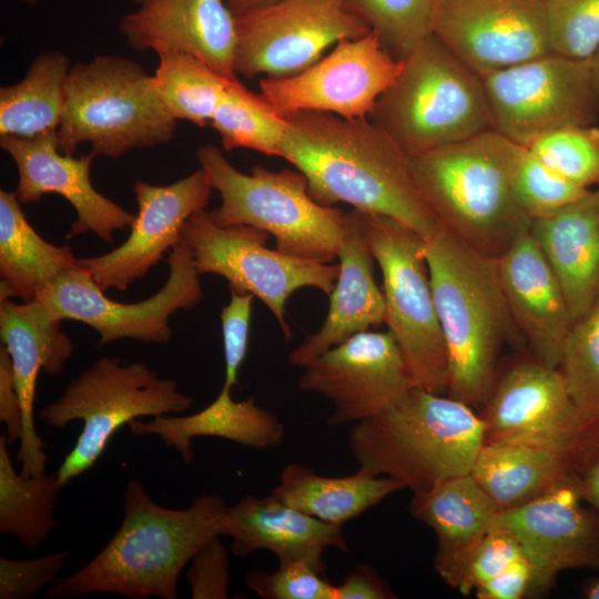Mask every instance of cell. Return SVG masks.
Returning <instances> with one entry per match:
<instances>
[{
  "instance_id": "obj_24",
  "label": "cell",
  "mask_w": 599,
  "mask_h": 599,
  "mask_svg": "<svg viewBox=\"0 0 599 599\" xmlns=\"http://www.w3.org/2000/svg\"><path fill=\"white\" fill-rule=\"evenodd\" d=\"M496 263L514 325L536 359L558 368L573 321L562 288L529 231Z\"/></svg>"
},
{
  "instance_id": "obj_31",
  "label": "cell",
  "mask_w": 599,
  "mask_h": 599,
  "mask_svg": "<svg viewBox=\"0 0 599 599\" xmlns=\"http://www.w3.org/2000/svg\"><path fill=\"white\" fill-rule=\"evenodd\" d=\"M405 486L387 476L361 468L348 476H322L312 468L291 463L281 473L272 495L322 521L344 525Z\"/></svg>"
},
{
  "instance_id": "obj_47",
  "label": "cell",
  "mask_w": 599,
  "mask_h": 599,
  "mask_svg": "<svg viewBox=\"0 0 599 599\" xmlns=\"http://www.w3.org/2000/svg\"><path fill=\"white\" fill-rule=\"evenodd\" d=\"M0 422L6 426L8 445H14L21 435L22 410L12 362L3 344L0 345Z\"/></svg>"
},
{
  "instance_id": "obj_33",
  "label": "cell",
  "mask_w": 599,
  "mask_h": 599,
  "mask_svg": "<svg viewBox=\"0 0 599 599\" xmlns=\"http://www.w3.org/2000/svg\"><path fill=\"white\" fill-rule=\"evenodd\" d=\"M414 518L428 525L438 539V551L465 547L491 529L498 506L471 474L446 478L428 490L414 493Z\"/></svg>"
},
{
  "instance_id": "obj_22",
  "label": "cell",
  "mask_w": 599,
  "mask_h": 599,
  "mask_svg": "<svg viewBox=\"0 0 599 599\" xmlns=\"http://www.w3.org/2000/svg\"><path fill=\"white\" fill-rule=\"evenodd\" d=\"M136 9L119 20V33L134 51L193 55L221 75L234 70L236 17L224 0H132Z\"/></svg>"
},
{
  "instance_id": "obj_52",
  "label": "cell",
  "mask_w": 599,
  "mask_h": 599,
  "mask_svg": "<svg viewBox=\"0 0 599 599\" xmlns=\"http://www.w3.org/2000/svg\"><path fill=\"white\" fill-rule=\"evenodd\" d=\"M591 60V70H592V78L596 91L599 97V49L597 52L590 58Z\"/></svg>"
},
{
  "instance_id": "obj_18",
  "label": "cell",
  "mask_w": 599,
  "mask_h": 599,
  "mask_svg": "<svg viewBox=\"0 0 599 599\" xmlns=\"http://www.w3.org/2000/svg\"><path fill=\"white\" fill-rule=\"evenodd\" d=\"M432 33L478 75L550 53L542 0H437Z\"/></svg>"
},
{
  "instance_id": "obj_9",
  "label": "cell",
  "mask_w": 599,
  "mask_h": 599,
  "mask_svg": "<svg viewBox=\"0 0 599 599\" xmlns=\"http://www.w3.org/2000/svg\"><path fill=\"white\" fill-rule=\"evenodd\" d=\"M192 404L193 398L179 390L175 379L160 377L143 362L123 365L119 358L95 359L39 410L51 428L83 423L75 445L55 471L59 485L63 488L88 471L122 426L141 417L179 415Z\"/></svg>"
},
{
  "instance_id": "obj_42",
  "label": "cell",
  "mask_w": 599,
  "mask_h": 599,
  "mask_svg": "<svg viewBox=\"0 0 599 599\" xmlns=\"http://www.w3.org/2000/svg\"><path fill=\"white\" fill-rule=\"evenodd\" d=\"M590 189L562 176L527 148L514 177L515 199L531 219L557 211L578 200Z\"/></svg>"
},
{
  "instance_id": "obj_43",
  "label": "cell",
  "mask_w": 599,
  "mask_h": 599,
  "mask_svg": "<svg viewBox=\"0 0 599 599\" xmlns=\"http://www.w3.org/2000/svg\"><path fill=\"white\" fill-rule=\"evenodd\" d=\"M324 564L309 559L278 561L272 572L250 571L246 586L265 599H336V586L323 576Z\"/></svg>"
},
{
  "instance_id": "obj_1",
  "label": "cell",
  "mask_w": 599,
  "mask_h": 599,
  "mask_svg": "<svg viewBox=\"0 0 599 599\" xmlns=\"http://www.w3.org/2000/svg\"><path fill=\"white\" fill-rule=\"evenodd\" d=\"M286 119L278 158L306 176L314 201L394 219L424 238L436 231L439 223L416 186L409 156L369 118L300 111Z\"/></svg>"
},
{
  "instance_id": "obj_5",
  "label": "cell",
  "mask_w": 599,
  "mask_h": 599,
  "mask_svg": "<svg viewBox=\"0 0 599 599\" xmlns=\"http://www.w3.org/2000/svg\"><path fill=\"white\" fill-rule=\"evenodd\" d=\"M485 443V425L471 406L414 386L348 435L359 468L400 481L414 493L470 474Z\"/></svg>"
},
{
  "instance_id": "obj_7",
  "label": "cell",
  "mask_w": 599,
  "mask_h": 599,
  "mask_svg": "<svg viewBox=\"0 0 599 599\" xmlns=\"http://www.w3.org/2000/svg\"><path fill=\"white\" fill-rule=\"evenodd\" d=\"M221 205L209 213L219 226L248 225L275 237L284 254L322 263L337 257L347 227V212L312 199L298 170L271 171L254 165L250 174L235 169L214 144L195 152Z\"/></svg>"
},
{
  "instance_id": "obj_38",
  "label": "cell",
  "mask_w": 599,
  "mask_h": 599,
  "mask_svg": "<svg viewBox=\"0 0 599 599\" xmlns=\"http://www.w3.org/2000/svg\"><path fill=\"white\" fill-rule=\"evenodd\" d=\"M437 0H349L355 14L374 31L384 48L403 61L432 34Z\"/></svg>"
},
{
  "instance_id": "obj_20",
  "label": "cell",
  "mask_w": 599,
  "mask_h": 599,
  "mask_svg": "<svg viewBox=\"0 0 599 599\" xmlns=\"http://www.w3.org/2000/svg\"><path fill=\"white\" fill-rule=\"evenodd\" d=\"M213 190L202 167L169 185L136 180L139 211L126 241L109 253L79 257L78 263L102 291L124 292L180 242L184 223L205 209Z\"/></svg>"
},
{
  "instance_id": "obj_36",
  "label": "cell",
  "mask_w": 599,
  "mask_h": 599,
  "mask_svg": "<svg viewBox=\"0 0 599 599\" xmlns=\"http://www.w3.org/2000/svg\"><path fill=\"white\" fill-rule=\"evenodd\" d=\"M225 151L250 149L278 156L287 119L262 93H254L238 79L229 84L210 123Z\"/></svg>"
},
{
  "instance_id": "obj_12",
  "label": "cell",
  "mask_w": 599,
  "mask_h": 599,
  "mask_svg": "<svg viewBox=\"0 0 599 599\" xmlns=\"http://www.w3.org/2000/svg\"><path fill=\"white\" fill-rule=\"evenodd\" d=\"M480 77L493 129L521 146L549 132L596 125L598 120L590 59L550 52Z\"/></svg>"
},
{
  "instance_id": "obj_32",
  "label": "cell",
  "mask_w": 599,
  "mask_h": 599,
  "mask_svg": "<svg viewBox=\"0 0 599 599\" xmlns=\"http://www.w3.org/2000/svg\"><path fill=\"white\" fill-rule=\"evenodd\" d=\"M70 59L60 50L37 55L23 79L0 88V136L57 131L65 103Z\"/></svg>"
},
{
  "instance_id": "obj_29",
  "label": "cell",
  "mask_w": 599,
  "mask_h": 599,
  "mask_svg": "<svg viewBox=\"0 0 599 599\" xmlns=\"http://www.w3.org/2000/svg\"><path fill=\"white\" fill-rule=\"evenodd\" d=\"M585 473L586 467L567 454L498 441L484 443L470 471L500 511L519 507Z\"/></svg>"
},
{
  "instance_id": "obj_51",
  "label": "cell",
  "mask_w": 599,
  "mask_h": 599,
  "mask_svg": "<svg viewBox=\"0 0 599 599\" xmlns=\"http://www.w3.org/2000/svg\"><path fill=\"white\" fill-rule=\"evenodd\" d=\"M235 17L267 7L278 0H224Z\"/></svg>"
},
{
  "instance_id": "obj_13",
  "label": "cell",
  "mask_w": 599,
  "mask_h": 599,
  "mask_svg": "<svg viewBox=\"0 0 599 599\" xmlns=\"http://www.w3.org/2000/svg\"><path fill=\"white\" fill-rule=\"evenodd\" d=\"M484 406L485 441L564 453L586 470L598 457L599 422L577 406L560 370L535 357L497 378Z\"/></svg>"
},
{
  "instance_id": "obj_44",
  "label": "cell",
  "mask_w": 599,
  "mask_h": 599,
  "mask_svg": "<svg viewBox=\"0 0 599 599\" xmlns=\"http://www.w3.org/2000/svg\"><path fill=\"white\" fill-rule=\"evenodd\" d=\"M70 556L53 551L33 559L0 558V599H29L59 578Z\"/></svg>"
},
{
  "instance_id": "obj_27",
  "label": "cell",
  "mask_w": 599,
  "mask_h": 599,
  "mask_svg": "<svg viewBox=\"0 0 599 599\" xmlns=\"http://www.w3.org/2000/svg\"><path fill=\"white\" fill-rule=\"evenodd\" d=\"M529 234L552 268L576 322L599 296V185L532 219Z\"/></svg>"
},
{
  "instance_id": "obj_10",
  "label": "cell",
  "mask_w": 599,
  "mask_h": 599,
  "mask_svg": "<svg viewBox=\"0 0 599 599\" xmlns=\"http://www.w3.org/2000/svg\"><path fill=\"white\" fill-rule=\"evenodd\" d=\"M359 212L369 248L383 276L385 323L416 386L447 390L448 362L440 329L425 238L403 223Z\"/></svg>"
},
{
  "instance_id": "obj_23",
  "label": "cell",
  "mask_w": 599,
  "mask_h": 599,
  "mask_svg": "<svg viewBox=\"0 0 599 599\" xmlns=\"http://www.w3.org/2000/svg\"><path fill=\"white\" fill-rule=\"evenodd\" d=\"M57 318L40 300L16 303L0 301V337L8 349L22 410L18 461L21 475L45 473L47 444L34 425L35 385L40 370L58 375L73 354L72 339L61 329Z\"/></svg>"
},
{
  "instance_id": "obj_19",
  "label": "cell",
  "mask_w": 599,
  "mask_h": 599,
  "mask_svg": "<svg viewBox=\"0 0 599 599\" xmlns=\"http://www.w3.org/2000/svg\"><path fill=\"white\" fill-rule=\"evenodd\" d=\"M581 478L500 511L491 527L520 545L532 568L530 595L547 590L564 570L599 566V511L582 506Z\"/></svg>"
},
{
  "instance_id": "obj_39",
  "label": "cell",
  "mask_w": 599,
  "mask_h": 599,
  "mask_svg": "<svg viewBox=\"0 0 599 599\" xmlns=\"http://www.w3.org/2000/svg\"><path fill=\"white\" fill-rule=\"evenodd\" d=\"M558 369L577 406L599 422V296L591 308L573 322Z\"/></svg>"
},
{
  "instance_id": "obj_26",
  "label": "cell",
  "mask_w": 599,
  "mask_h": 599,
  "mask_svg": "<svg viewBox=\"0 0 599 599\" xmlns=\"http://www.w3.org/2000/svg\"><path fill=\"white\" fill-rule=\"evenodd\" d=\"M223 535L231 537V551L240 557L267 550L278 561L309 559L323 564V552L328 548L348 550L342 525L314 518L272 494L262 498L247 495L227 506Z\"/></svg>"
},
{
  "instance_id": "obj_40",
  "label": "cell",
  "mask_w": 599,
  "mask_h": 599,
  "mask_svg": "<svg viewBox=\"0 0 599 599\" xmlns=\"http://www.w3.org/2000/svg\"><path fill=\"white\" fill-rule=\"evenodd\" d=\"M568 180L585 187L599 185V128L573 126L549 132L527 148Z\"/></svg>"
},
{
  "instance_id": "obj_4",
  "label": "cell",
  "mask_w": 599,
  "mask_h": 599,
  "mask_svg": "<svg viewBox=\"0 0 599 599\" xmlns=\"http://www.w3.org/2000/svg\"><path fill=\"white\" fill-rule=\"evenodd\" d=\"M425 254L447 352V390L469 406H484L498 378L501 345L515 326L496 258L440 224L425 238Z\"/></svg>"
},
{
  "instance_id": "obj_54",
  "label": "cell",
  "mask_w": 599,
  "mask_h": 599,
  "mask_svg": "<svg viewBox=\"0 0 599 599\" xmlns=\"http://www.w3.org/2000/svg\"><path fill=\"white\" fill-rule=\"evenodd\" d=\"M24 4L34 6L39 0H20Z\"/></svg>"
},
{
  "instance_id": "obj_15",
  "label": "cell",
  "mask_w": 599,
  "mask_h": 599,
  "mask_svg": "<svg viewBox=\"0 0 599 599\" xmlns=\"http://www.w3.org/2000/svg\"><path fill=\"white\" fill-rule=\"evenodd\" d=\"M234 70L247 79L285 77L338 41L369 32L349 0H278L236 17Z\"/></svg>"
},
{
  "instance_id": "obj_25",
  "label": "cell",
  "mask_w": 599,
  "mask_h": 599,
  "mask_svg": "<svg viewBox=\"0 0 599 599\" xmlns=\"http://www.w3.org/2000/svg\"><path fill=\"white\" fill-rule=\"evenodd\" d=\"M347 227L337 257L339 273L329 294L321 328L288 354V364L304 367L349 337L385 323V301L375 275V258L362 227L359 212H347Z\"/></svg>"
},
{
  "instance_id": "obj_8",
  "label": "cell",
  "mask_w": 599,
  "mask_h": 599,
  "mask_svg": "<svg viewBox=\"0 0 599 599\" xmlns=\"http://www.w3.org/2000/svg\"><path fill=\"white\" fill-rule=\"evenodd\" d=\"M175 128L176 120L162 104L153 75L135 61L98 55L71 67L55 132L61 153L73 155L87 142L95 158L118 160L131 150L171 141Z\"/></svg>"
},
{
  "instance_id": "obj_49",
  "label": "cell",
  "mask_w": 599,
  "mask_h": 599,
  "mask_svg": "<svg viewBox=\"0 0 599 599\" xmlns=\"http://www.w3.org/2000/svg\"><path fill=\"white\" fill-rule=\"evenodd\" d=\"M395 598L369 565H358L336 586V599Z\"/></svg>"
},
{
  "instance_id": "obj_50",
  "label": "cell",
  "mask_w": 599,
  "mask_h": 599,
  "mask_svg": "<svg viewBox=\"0 0 599 599\" xmlns=\"http://www.w3.org/2000/svg\"><path fill=\"white\" fill-rule=\"evenodd\" d=\"M581 491L583 499L599 511V455L581 478Z\"/></svg>"
},
{
  "instance_id": "obj_34",
  "label": "cell",
  "mask_w": 599,
  "mask_h": 599,
  "mask_svg": "<svg viewBox=\"0 0 599 599\" xmlns=\"http://www.w3.org/2000/svg\"><path fill=\"white\" fill-rule=\"evenodd\" d=\"M0 436V534L13 537L27 550L39 548L57 526L54 510L62 488L57 473H18Z\"/></svg>"
},
{
  "instance_id": "obj_46",
  "label": "cell",
  "mask_w": 599,
  "mask_h": 599,
  "mask_svg": "<svg viewBox=\"0 0 599 599\" xmlns=\"http://www.w3.org/2000/svg\"><path fill=\"white\" fill-rule=\"evenodd\" d=\"M253 298L250 293L231 291V300L221 311L225 359L223 386L230 388L237 384L238 370L246 356Z\"/></svg>"
},
{
  "instance_id": "obj_14",
  "label": "cell",
  "mask_w": 599,
  "mask_h": 599,
  "mask_svg": "<svg viewBox=\"0 0 599 599\" xmlns=\"http://www.w3.org/2000/svg\"><path fill=\"white\" fill-rule=\"evenodd\" d=\"M169 277L152 296L121 303L104 295L79 263L61 274L37 300L59 319L84 323L99 334L101 346L122 338L166 344L172 337L169 318L180 309H192L203 300L193 253L183 241L170 251Z\"/></svg>"
},
{
  "instance_id": "obj_41",
  "label": "cell",
  "mask_w": 599,
  "mask_h": 599,
  "mask_svg": "<svg viewBox=\"0 0 599 599\" xmlns=\"http://www.w3.org/2000/svg\"><path fill=\"white\" fill-rule=\"evenodd\" d=\"M551 53L587 60L599 49V0H542Z\"/></svg>"
},
{
  "instance_id": "obj_6",
  "label": "cell",
  "mask_w": 599,
  "mask_h": 599,
  "mask_svg": "<svg viewBox=\"0 0 599 599\" xmlns=\"http://www.w3.org/2000/svg\"><path fill=\"white\" fill-rule=\"evenodd\" d=\"M368 118L408 156L493 129L481 77L433 33L403 60Z\"/></svg>"
},
{
  "instance_id": "obj_17",
  "label": "cell",
  "mask_w": 599,
  "mask_h": 599,
  "mask_svg": "<svg viewBox=\"0 0 599 599\" xmlns=\"http://www.w3.org/2000/svg\"><path fill=\"white\" fill-rule=\"evenodd\" d=\"M303 368L298 388L332 403L331 426L379 415L416 386L388 331L358 333Z\"/></svg>"
},
{
  "instance_id": "obj_48",
  "label": "cell",
  "mask_w": 599,
  "mask_h": 599,
  "mask_svg": "<svg viewBox=\"0 0 599 599\" xmlns=\"http://www.w3.org/2000/svg\"><path fill=\"white\" fill-rule=\"evenodd\" d=\"M532 568L526 557L518 559L474 591L479 599H519L530 595Z\"/></svg>"
},
{
  "instance_id": "obj_28",
  "label": "cell",
  "mask_w": 599,
  "mask_h": 599,
  "mask_svg": "<svg viewBox=\"0 0 599 599\" xmlns=\"http://www.w3.org/2000/svg\"><path fill=\"white\" fill-rule=\"evenodd\" d=\"M128 426L133 436L160 437L186 465L194 459L192 440L196 437H219L256 449L275 447L285 437V426L274 413L257 405L254 396L234 400L226 386L210 405L192 415L134 419Z\"/></svg>"
},
{
  "instance_id": "obj_45",
  "label": "cell",
  "mask_w": 599,
  "mask_h": 599,
  "mask_svg": "<svg viewBox=\"0 0 599 599\" xmlns=\"http://www.w3.org/2000/svg\"><path fill=\"white\" fill-rule=\"evenodd\" d=\"M214 536L191 558L185 579L192 599H226L230 583L229 550Z\"/></svg>"
},
{
  "instance_id": "obj_53",
  "label": "cell",
  "mask_w": 599,
  "mask_h": 599,
  "mask_svg": "<svg viewBox=\"0 0 599 599\" xmlns=\"http://www.w3.org/2000/svg\"><path fill=\"white\" fill-rule=\"evenodd\" d=\"M587 598L599 599V580L588 588Z\"/></svg>"
},
{
  "instance_id": "obj_11",
  "label": "cell",
  "mask_w": 599,
  "mask_h": 599,
  "mask_svg": "<svg viewBox=\"0 0 599 599\" xmlns=\"http://www.w3.org/2000/svg\"><path fill=\"white\" fill-rule=\"evenodd\" d=\"M268 233L248 225H216L206 211L193 214L181 231L191 248L196 271L216 274L231 291L250 293L263 302L286 339L293 337L285 321V304L298 288L315 287L329 295L339 264L294 257L267 247Z\"/></svg>"
},
{
  "instance_id": "obj_21",
  "label": "cell",
  "mask_w": 599,
  "mask_h": 599,
  "mask_svg": "<svg viewBox=\"0 0 599 599\" xmlns=\"http://www.w3.org/2000/svg\"><path fill=\"white\" fill-rule=\"evenodd\" d=\"M55 132L33 138L0 136L1 149L18 170L14 192L19 202L35 203L44 194H59L77 213L68 238L91 232L102 241L113 243L114 232L131 227L135 215L94 189L90 167L95 156L91 152L78 158L61 153Z\"/></svg>"
},
{
  "instance_id": "obj_3",
  "label": "cell",
  "mask_w": 599,
  "mask_h": 599,
  "mask_svg": "<svg viewBox=\"0 0 599 599\" xmlns=\"http://www.w3.org/2000/svg\"><path fill=\"white\" fill-rule=\"evenodd\" d=\"M526 148L490 129L464 141L409 156L416 186L448 232L498 258L529 231L514 177Z\"/></svg>"
},
{
  "instance_id": "obj_37",
  "label": "cell",
  "mask_w": 599,
  "mask_h": 599,
  "mask_svg": "<svg viewBox=\"0 0 599 599\" xmlns=\"http://www.w3.org/2000/svg\"><path fill=\"white\" fill-rule=\"evenodd\" d=\"M524 557L520 545L510 532L491 528L465 547L437 552L435 569L448 586L466 596Z\"/></svg>"
},
{
  "instance_id": "obj_30",
  "label": "cell",
  "mask_w": 599,
  "mask_h": 599,
  "mask_svg": "<svg viewBox=\"0 0 599 599\" xmlns=\"http://www.w3.org/2000/svg\"><path fill=\"white\" fill-rule=\"evenodd\" d=\"M77 264L68 245H53L34 231L14 191L0 190V301L37 300Z\"/></svg>"
},
{
  "instance_id": "obj_2",
  "label": "cell",
  "mask_w": 599,
  "mask_h": 599,
  "mask_svg": "<svg viewBox=\"0 0 599 599\" xmlns=\"http://www.w3.org/2000/svg\"><path fill=\"white\" fill-rule=\"evenodd\" d=\"M226 507L221 496L202 495L186 508H166L131 479L113 537L85 565L50 586L47 597L112 592L131 599H176L179 578L193 555L222 536Z\"/></svg>"
},
{
  "instance_id": "obj_35",
  "label": "cell",
  "mask_w": 599,
  "mask_h": 599,
  "mask_svg": "<svg viewBox=\"0 0 599 599\" xmlns=\"http://www.w3.org/2000/svg\"><path fill=\"white\" fill-rule=\"evenodd\" d=\"M153 74L156 93L166 111L177 121L197 126L211 123L213 114L234 79H229L202 60L180 52H161Z\"/></svg>"
},
{
  "instance_id": "obj_16",
  "label": "cell",
  "mask_w": 599,
  "mask_h": 599,
  "mask_svg": "<svg viewBox=\"0 0 599 599\" xmlns=\"http://www.w3.org/2000/svg\"><path fill=\"white\" fill-rule=\"evenodd\" d=\"M374 31L338 41L324 57L294 74L264 77L260 90L284 118L300 111L346 119L368 118L402 70Z\"/></svg>"
}]
</instances>
